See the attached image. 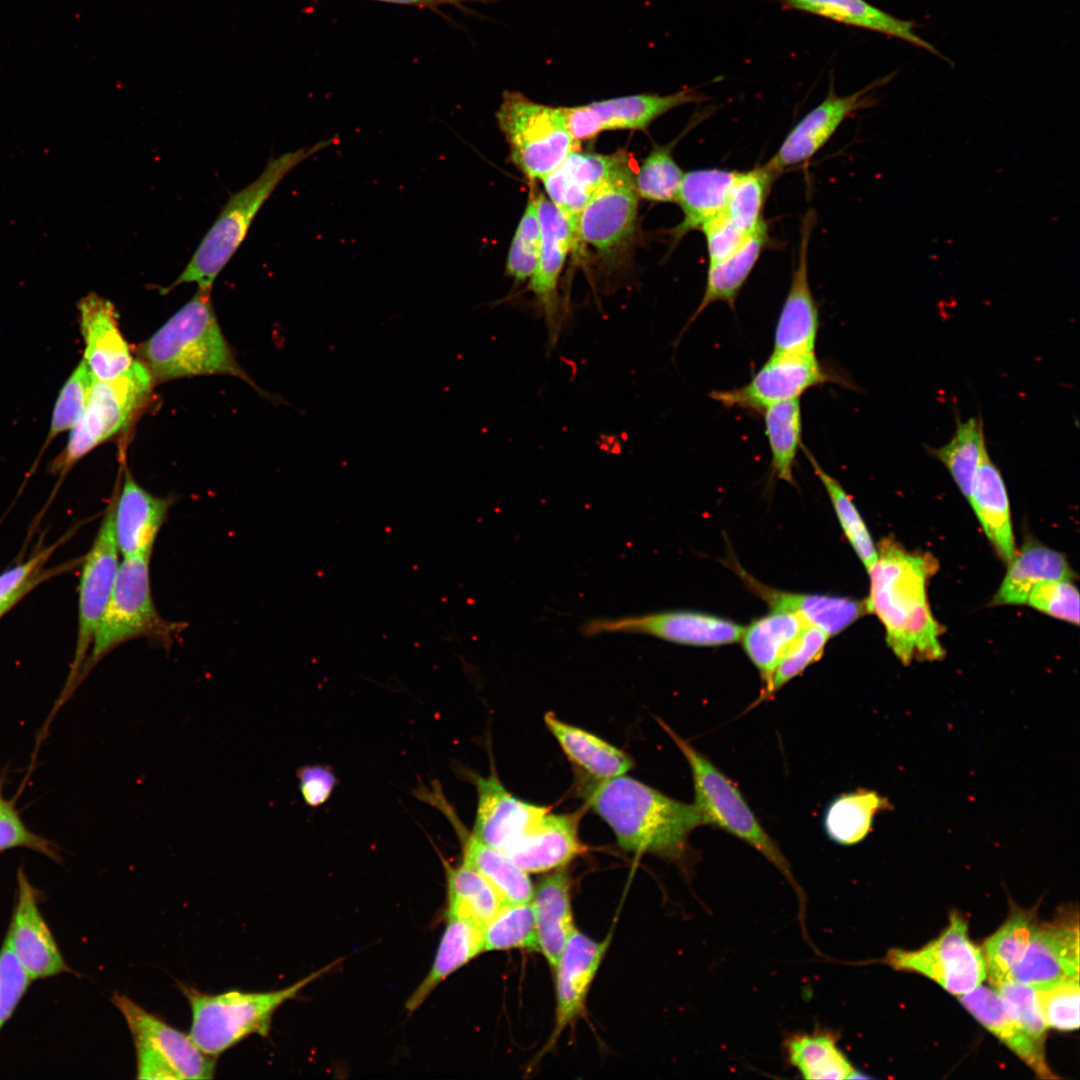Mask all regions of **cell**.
Here are the masks:
<instances>
[{
	"instance_id": "cell-8",
	"label": "cell",
	"mask_w": 1080,
	"mask_h": 1080,
	"mask_svg": "<svg viewBox=\"0 0 1080 1080\" xmlns=\"http://www.w3.org/2000/svg\"><path fill=\"white\" fill-rule=\"evenodd\" d=\"M680 749L692 773L695 802L703 825L710 824L748 843L796 885L790 865L778 845L763 828L735 784L705 755L658 720Z\"/></svg>"
},
{
	"instance_id": "cell-52",
	"label": "cell",
	"mask_w": 1080,
	"mask_h": 1080,
	"mask_svg": "<svg viewBox=\"0 0 1080 1080\" xmlns=\"http://www.w3.org/2000/svg\"><path fill=\"white\" fill-rule=\"evenodd\" d=\"M992 987L1001 996L1028 1036L1039 1046L1044 1047L1048 1026L1040 1008L1036 989L1013 980H1004Z\"/></svg>"
},
{
	"instance_id": "cell-25",
	"label": "cell",
	"mask_w": 1080,
	"mask_h": 1080,
	"mask_svg": "<svg viewBox=\"0 0 1080 1080\" xmlns=\"http://www.w3.org/2000/svg\"><path fill=\"white\" fill-rule=\"evenodd\" d=\"M80 328L85 342L83 360L98 380L124 373L135 361L118 324L111 301L90 293L79 304Z\"/></svg>"
},
{
	"instance_id": "cell-37",
	"label": "cell",
	"mask_w": 1080,
	"mask_h": 1080,
	"mask_svg": "<svg viewBox=\"0 0 1080 1080\" xmlns=\"http://www.w3.org/2000/svg\"><path fill=\"white\" fill-rule=\"evenodd\" d=\"M708 100L695 88L667 95L634 94L589 103L599 114L604 130L645 129L665 113Z\"/></svg>"
},
{
	"instance_id": "cell-49",
	"label": "cell",
	"mask_w": 1080,
	"mask_h": 1080,
	"mask_svg": "<svg viewBox=\"0 0 1080 1080\" xmlns=\"http://www.w3.org/2000/svg\"><path fill=\"white\" fill-rule=\"evenodd\" d=\"M540 248L537 193L530 189L527 205L512 239L505 273L515 282L529 280L535 271Z\"/></svg>"
},
{
	"instance_id": "cell-29",
	"label": "cell",
	"mask_w": 1080,
	"mask_h": 1080,
	"mask_svg": "<svg viewBox=\"0 0 1080 1080\" xmlns=\"http://www.w3.org/2000/svg\"><path fill=\"white\" fill-rule=\"evenodd\" d=\"M961 1004L1041 1078H1055L1044 1053L1019 1025L994 988L979 985L959 996Z\"/></svg>"
},
{
	"instance_id": "cell-35",
	"label": "cell",
	"mask_w": 1080,
	"mask_h": 1080,
	"mask_svg": "<svg viewBox=\"0 0 1080 1080\" xmlns=\"http://www.w3.org/2000/svg\"><path fill=\"white\" fill-rule=\"evenodd\" d=\"M806 625L796 613L772 611L745 627L741 638L744 651L764 683L756 703L768 691L778 663Z\"/></svg>"
},
{
	"instance_id": "cell-23",
	"label": "cell",
	"mask_w": 1080,
	"mask_h": 1080,
	"mask_svg": "<svg viewBox=\"0 0 1080 1080\" xmlns=\"http://www.w3.org/2000/svg\"><path fill=\"white\" fill-rule=\"evenodd\" d=\"M114 490V532L122 558L151 557L157 536L174 503L172 497L152 494L142 487L128 468Z\"/></svg>"
},
{
	"instance_id": "cell-59",
	"label": "cell",
	"mask_w": 1080,
	"mask_h": 1080,
	"mask_svg": "<svg viewBox=\"0 0 1080 1080\" xmlns=\"http://www.w3.org/2000/svg\"><path fill=\"white\" fill-rule=\"evenodd\" d=\"M297 777L303 800L313 808L325 803L330 798L336 785V777L327 766L301 767L297 771Z\"/></svg>"
},
{
	"instance_id": "cell-10",
	"label": "cell",
	"mask_w": 1080,
	"mask_h": 1080,
	"mask_svg": "<svg viewBox=\"0 0 1080 1080\" xmlns=\"http://www.w3.org/2000/svg\"><path fill=\"white\" fill-rule=\"evenodd\" d=\"M513 164L534 182L557 168L577 149L565 122L563 107L535 102L520 92L505 91L496 112Z\"/></svg>"
},
{
	"instance_id": "cell-43",
	"label": "cell",
	"mask_w": 1080,
	"mask_h": 1080,
	"mask_svg": "<svg viewBox=\"0 0 1080 1080\" xmlns=\"http://www.w3.org/2000/svg\"><path fill=\"white\" fill-rule=\"evenodd\" d=\"M987 450L983 422L971 417L960 421L951 439L930 454L948 470L963 496L969 500L983 453Z\"/></svg>"
},
{
	"instance_id": "cell-11",
	"label": "cell",
	"mask_w": 1080,
	"mask_h": 1080,
	"mask_svg": "<svg viewBox=\"0 0 1080 1080\" xmlns=\"http://www.w3.org/2000/svg\"><path fill=\"white\" fill-rule=\"evenodd\" d=\"M112 1002L123 1015L136 1052V1077L150 1080L211 1079L216 1058L205 1054L189 1034L148 1012L125 994Z\"/></svg>"
},
{
	"instance_id": "cell-27",
	"label": "cell",
	"mask_w": 1080,
	"mask_h": 1080,
	"mask_svg": "<svg viewBox=\"0 0 1080 1080\" xmlns=\"http://www.w3.org/2000/svg\"><path fill=\"white\" fill-rule=\"evenodd\" d=\"M740 575L751 591L761 597L772 611L796 613L806 624L818 627L829 637L839 634L860 617L870 614L867 600L785 592L765 586L744 571H741Z\"/></svg>"
},
{
	"instance_id": "cell-55",
	"label": "cell",
	"mask_w": 1080,
	"mask_h": 1080,
	"mask_svg": "<svg viewBox=\"0 0 1080 1080\" xmlns=\"http://www.w3.org/2000/svg\"><path fill=\"white\" fill-rule=\"evenodd\" d=\"M1026 604L1054 618L1079 623V592L1072 580L1040 582L1030 591Z\"/></svg>"
},
{
	"instance_id": "cell-36",
	"label": "cell",
	"mask_w": 1080,
	"mask_h": 1080,
	"mask_svg": "<svg viewBox=\"0 0 1080 1080\" xmlns=\"http://www.w3.org/2000/svg\"><path fill=\"white\" fill-rule=\"evenodd\" d=\"M769 243L768 226L764 221L735 253L723 261L709 264L704 294L687 326L715 302H725L734 310L740 290Z\"/></svg>"
},
{
	"instance_id": "cell-39",
	"label": "cell",
	"mask_w": 1080,
	"mask_h": 1080,
	"mask_svg": "<svg viewBox=\"0 0 1080 1080\" xmlns=\"http://www.w3.org/2000/svg\"><path fill=\"white\" fill-rule=\"evenodd\" d=\"M447 918H459L483 928L505 905L491 884L475 869L445 862Z\"/></svg>"
},
{
	"instance_id": "cell-42",
	"label": "cell",
	"mask_w": 1080,
	"mask_h": 1080,
	"mask_svg": "<svg viewBox=\"0 0 1080 1080\" xmlns=\"http://www.w3.org/2000/svg\"><path fill=\"white\" fill-rule=\"evenodd\" d=\"M762 413L773 473L780 480L794 484L795 460L802 447L800 399L773 404Z\"/></svg>"
},
{
	"instance_id": "cell-6",
	"label": "cell",
	"mask_w": 1080,
	"mask_h": 1080,
	"mask_svg": "<svg viewBox=\"0 0 1080 1080\" xmlns=\"http://www.w3.org/2000/svg\"><path fill=\"white\" fill-rule=\"evenodd\" d=\"M338 962L330 963L289 987L273 991L229 990L209 994L181 984L192 1014L189 1035L205 1054L214 1058L253 1034L267 1037L277 1009Z\"/></svg>"
},
{
	"instance_id": "cell-16",
	"label": "cell",
	"mask_w": 1080,
	"mask_h": 1080,
	"mask_svg": "<svg viewBox=\"0 0 1080 1080\" xmlns=\"http://www.w3.org/2000/svg\"><path fill=\"white\" fill-rule=\"evenodd\" d=\"M745 627L696 611L673 610L616 618H595L582 626L585 636L641 634L691 646H720L741 640Z\"/></svg>"
},
{
	"instance_id": "cell-61",
	"label": "cell",
	"mask_w": 1080,
	"mask_h": 1080,
	"mask_svg": "<svg viewBox=\"0 0 1080 1080\" xmlns=\"http://www.w3.org/2000/svg\"><path fill=\"white\" fill-rule=\"evenodd\" d=\"M387 3L417 6L420 8L437 9L444 5L462 7V4L471 0H376Z\"/></svg>"
},
{
	"instance_id": "cell-60",
	"label": "cell",
	"mask_w": 1080,
	"mask_h": 1080,
	"mask_svg": "<svg viewBox=\"0 0 1080 1080\" xmlns=\"http://www.w3.org/2000/svg\"><path fill=\"white\" fill-rule=\"evenodd\" d=\"M563 111L567 129L577 144L603 131L601 118L590 104L563 107Z\"/></svg>"
},
{
	"instance_id": "cell-19",
	"label": "cell",
	"mask_w": 1080,
	"mask_h": 1080,
	"mask_svg": "<svg viewBox=\"0 0 1080 1080\" xmlns=\"http://www.w3.org/2000/svg\"><path fill=\"white\" fill-rule=\"evenodd\" d=\"M1071 979H1079L1077 917L1036 924L1023 957L1006 980L1038 989Z\"/></svg>"
},
{
	"instance_id": "cell-40",
	"label": "cell",
	"mask_w": 1080,
	"mask_h": 1080,
	"mask_svg": "<svg viewBox=\"0 0 1080 1080\" xmlns=\"http://www.w3.org/2000/svg\"><path fill=\"white\" fill-rule=\"evenodd\" d=\"M888 807V800L872 790L859 789L839 795L824 813L825 833L837 844H857L872 831L875 816Z\"/></svg>"
},
{
	"instance_id": "cell-44",
	"label": "cell",
	"mask_w": 1080,
	"mask_h": 1080,
	"mask_svg": "<svg viewBox=\"0 0 1080 1080\" xmlns=\"http://www.w3.org/2000/svg\"><path fill=\"white\" fill-rule=\"evenodd\" d=\"M1036 924L1033 912L1018 910L985 940L982 951L992 985L1006 980L1021 960Z\"/></svg>"
},
{
	"instance_id": "cell-32",
	"label": "cell",
	"mask_w": 1080,
	"mask_h": 1080,
	"mask_svg": "<svg viewBox=\"0 0 1080 1080\" xmlns=\"http://www.w3.org/2000/svg\"><path fill=\"white\" fill-rule=\"evenodd\" d=\"M791 9L815 14L846 25L898 38L936 56L938 50L915 31L912 21L902 20L865 0H782Z\"/></svg>"
},
{
	"instance_id": "cell-7",
	"label": "cell",
	"mask_w": 1080,
	"mask_h": 1080,
	"mask_svg": "<svg viewBox=\"0 0 1080 1080\" xmlns=\"http://www.w3.org/2000/svg\"><path fill=\"white\" fill-rule=\"evenodd\" d=\"M148 556L122 558L109 602L96 630L77 685L111 651L131 640L146 638L169 649L186 627L161 616L155 605Z\"/></svg>"
},
{
	"instance_id": "cell-2",
	"label": "cell",
	"mask_w": 1080,
	"mask_h": 1080,
	"mask_svg": "<svg viewBox=\"0 0 1080 1080\" xmlns=\"http://www.w3.org/2000/svg\"><path fill=\"white\" fill-rule=\"evenodd\" d=\"M937 570L932 554L909 551L890 537L879 543L877 560L868 570L870 614L882 622L887 644L903 664L945 656L940 643L944 628L934 618L927 597L928 580Z\"/></svg>"
},
{
	"instance_id": "cell-22",
	"label": "cell",
	"mask_w": 1080,
	"mask_h": 1080,
	"mask_svg": "<svg viewBox=\"0 0 1080 1080\" xmlns=\"http://www.w3.org/2000/svg\"><path fill=\"white\" fill-rule=\"evenodd\" d=\"M628 164L627 154L572 150L562 163L541 181L546 197L570 223L577 248L580 214L593 194L621 167Z\"/></svg>"
},
{
	"instance_id": "cell-51",
	"label": "cell",
	"mask_w": 1080,
	"mask_h": 1080,
	"mask_svg": "<svg viewBox=\"0 0 1080 1080\" xmlns=\"http://www.w3.org/2000/svg\"><path fill=\"white\" fill-rule=\"evenodd\" d=\"M829 638V635L818 627L806 625L778 663L771 685L759 702L774 696L790 680L818 661L824 653Z\"/></svg>"
},
{
	"instance_id": "cell-1",
	"label": "cell",
	"mask_w": 1080,
	"mask_h": 1080,
	"mask_svg": "<svg viewBox=\"0 0 1080 1080\" xmlns=\"http://www.w3.org/2000/svg\"><path fill=\"white\" fill-rule=\"evenodd\" d=\"M468 776L478 795L474 835L525 872L556 870L586 852L578 835L579 812L555 814L514 797L493 767L487 777Z\"/></svg>"
},
{
	"instance_id": "cell-15",
	"label": "cell",
	"mask_w": 1080,
	"mask_h": 1080,
	"mask_svg": "<svg viewBox=\"0 0 1080 1080\" xmlns=\"http://www.w3.org/2000/svg\"><path fill=\"white\" fill-rule=\"evenodd\" d=\"M828 382L850 387L846 378L825 368L813 354L773 353L751 380L729 390L712 391L710 397L727 408L762 413L767 407L799 398L804 392Z\"/></svg>"
},
{
	"instance_id": "cell-57",
	"label": "cell",
	"mask_w": 1080,
	"mask_h": 1080,
	"mask_svg": "<svg viewBox=\"0 0 1080 1080\" xmlns=\"http://www.w3.org/2000/svg\"><path fill=\"white\" fill-rule=\"evenodd\" d=\"M31 980L5 937L0 949V1031L13 1015Z\"/></svg>"
},
{
	"instance_id": "cell-34",
	"label": "cell",
	"mask_w": 1080,
	"mask_h": 1080,
	"mask_svg": "<svg viewBox=\"0 0 1080 1080\" xmlns=\"http://www.w3.org/2000/svg\"><path fill=\"white\" fill-rule=\"evenodd\" d=\"M737 171L698 169L684 173L676 201L683 218L673 229V242L701 227L725 210L728 194Z\"/></svg>"
},
{
	"instance_id": "cell-13",
	"label": "cell",
	"mask_w": 1080,
	"mask_h": 1080,
	"mask_svg": "<svg viewBox=\"0 0 1080 1080\" xmlns=\"http://www.w3.org/2000/svg\"><path fill=\"white\" fill-rule=\"evenodd\" d=\"M897 970L922 974L954 995L975 989L987 978L983 951L968 935V924L957 912L934 940L916 950L891 949L885 958Z\"/></svg>"
},
{
	"instance_id": "cell-12",
	"label": "cell",
	"mask_w": 1080,
	"mask_h": 1080,
	"mask_svg": "<svg viewBox=\"0 0 1080 1080\" xmlns=\"http://www.w3.org/2000/svg\"><path fill=\"white\" fill-rule=\"evenodd\" d=\"M120 562L114 532V497H112L96 537L82 561L75 653L67 681L52 711L53 715L78 687L79 673L109 602Z\"/></svg>"
},
{
	"instance_id": "cell-58",
	"label": "cell",
	"mask_w": 1080,
	"mask_h": 1080,
	"mask_svg": "<svg viewBox=\"0 0 1080 1080\" xmlns=\"http://www.w3.org/2000/svg\"><path fill=\"white\" fill-rule=\"evenodd\" d=\"M700 230L706 240L709 264L731 256L750 235L741 230L725 211L706 222Z\"/></svg>"
},
{
	"instance_id": "cell-38",
	"label": "cell",
	"mask_w": 1080,
	"mask_h": 1080,
	"mask_svg": "<svg viewBox=\"0 0 1080 1080\" xmlns=\"http://www.w3.org/2000/svg\"><path fill=\"white\" fill-rule=\"evenodd\" d=\"M483 952V930L469 921L448 918L432 967L406 1002L415 1012L434 989L453 972Z\"/></svg>"
},
{
	"instance_id": "cell-14",
	"label": "cell",
	"mask_w": 1080,
	"mask_h": 1080,
	"mask_svg": "<svg viewBox=\"0 0 1080 1080\" xmlns=\"http://www.w3.org/2000/svg\"><path fill=\"white\" fill-rule=\"evenodd\" d=\"M639 196L629 164L616 171L589 199L577 226L578 246L594 248L606 265H615L634 239Z\"/></svg>"
},
{
	"instance_id": "cell-9",
	"label": "cell",
	"mask_w": 1080,
	"mask_h": 1080,
	"mask_svg": "<svg viewBox=\"0 0 1080 1080\" xmlns=\"http://www.w3.org/2000/svg\"><path fill=\"white\" fill-rule=\"evenodd\" d=\"M154 384L140 360L115 378L94 379L86 409L52 462L51 472L64 477L94 448L126 430L147 405Z\"/></svg>"
},
{
	"instance_id": "cell-50",
	"label": "cell",
	"mask_w": 1080,
	"mask_h": 1080,
	"mask_svg": "<svg viewBox=\"0 0 1080 1080\" xmlns=\"http://www.w3.org/2000/svg\"><path fill=\"white\" fill-rule=\"evenodd\" d=\"M94 379L82 359L56 399L44 448L59 434L71 430L80 420L88 404Z\"/></svg>"
},
{
	"instance_id": "cell-41",
	"label": "cell",
	"mask_w": 1080,
	"mask_h": 1080,
	"mask_svg": "<svg viewBox=\"0 0 1080 1080\" xmlns=\"http://www.w3.org/2000/svg\"><path fill=\"white\" fill-rule=\"evenodd\" d=\"M785 1051L790 1064L805 1079L840 1080L856 1076L831 1032L793 1034L785 1041Z\"/></svg>"
},
{
	"instance_id": "cell-4",
	"label": "cell",
	"mask_w": 1080,
	"mask_h": 1080,
	"mask_svg": "<svg viewBox=\"0 0 1080 1080\" xmlns=\"http://www.w3.org/2000/svg\"><path fill=\"white\" fill-rule=\"evenodd\" d=\"M138 354L154 383L228 375L255 387L221 331L208 288L198 287L193 297L139 346Z\"/></svg>"
},
{
	"instance_id": "cell-48",
	"label": "cell",
	"mask_w": 1080,
	"mask_h": 1080,
	"mask_svg": "<svg viewBox=\"0 0 1080 1080\" xmlns=\"http://www.w3.org/2000/svg\"><path fill=\"white\" fill-rule=\"evenodd\" d=\"M684 177L672 153V144L655 146L634 175L639 198L659 203L675 202Z\"/></svg>"
},
{
	"instance_id": "cell-47",
	"label": "cell",
	"mask_w": 1080,
	"mask_h": 1080,
	"mask_svg": "<svg viewBox=\"0 0 1080 1080\" xmlns=\"http://www.w3.org/2000/svg\"><path fill=\"white\" fill-rule=\"evenodd\" d=\"M512 948L539 951L531 901L504 905L483 928V952Z\"/></svg>"
},
{
	"instance_id": "cell-26",
	"label": "cell",
	"mask_w": 1080,
	"mask_h": 1080,
	"mask_svg": "<svg viewBox=\"0 0 1080 1080\" xmlns=\"http://www.w3.org/2000/svg\"><path fill=\"white\" fill-rule=\"evenodd\" d=\"M610 936L598 942L575 930L567 941L556 971V1023L553 1040L584 1008L592 981L610 943Z\"/></svg>"
},
{
	"instance_id": "cell-5",
	"label": "cell",
	"mask_w": 1080,
	"mask_h": 1080,
	"mask_svg": "<svg viewBox=\"0 0 1080 1080\" xmlns=\"http://www.w3.org/2000/svg\"><path fill=\"white\" fill-rule=\"evenodd\" d=\"M336 142L337 137H332L271 158L257 179L228 199L182 273L165 291L186 283L211 289L242 244L262 205L285 176L305 159Z\"/></svg>"
},
{
	"instance_id": "cell-46",
	"label": "cell",
	"mask_w": 1080,
	"mask_h": 1080,
	"mask_svg": "<svg viewBox=\"0 0 1080 1080\" xmlns=\"http://www.w3.org/2000/svg\"><path fill=\"white\" fill-rule=\"evenodd\" d=\"M803 450L815 475L825 487L845 536L868 571L877 560V548L864 520L842 485L822 469L806 448Z\"/></svg>"
},
{
	"instance_id": "cell-54",
	"label": "cell",
	"mask_w": 1080,
	"mask_h": 1080,
	"mask_svg": "<svg viewBox=\"0 0 1080 1080\" xmlns=\"http://www.w3.org/2000/svg\"><path fill=\"white\" fill-rule=\"evenodd\" d=\"M27 848L59 862L61 855L50 840L31 831L21 819L14 801L7 800L0 785V851Z\"/></svg>"
},
{
	"instance_id": "cell-31",
	"label": "cell",
	"mask_w": 1080,
	"mask_h": 1080,
	"mask_svg": "<svg viewBox=\"0 0 1080 1080\" xmlns=\"http://www.w3.org/2000/svg\"><path fill=\"white\" fill-rule=\"evenodd\" d=\"M1076 577L1064 554L1028 537L1008 563L1006 575L992 605L1026 604L1034 586L1046 580Z\"/></svg>"
},
{
	"instance_id": "cell-53",
	"label": "cell",
	"mask_w": 1080,
	"mask_h": 1080,
	"mask_svg": "<svg viewBox=\"0 0 1080 1080\" xmlns=\"http://www.w3.org/2000/svg\"><path fill=\"white\" fill-rule=\"evenodd\" d=\"M1048 1027L1072 1031L1079 1027V979L1060 981L1036 989Z\"/></svg>"
},
{
	"instance_id": "cell-3",
	"label": "cell",
	"mask_w": 1080,
	"mask_h": 1080,
	"mask_svg": "<svg viewBox=\"0 0 1080 1080\" xmlns=\"http://www.w3.org/2000/svg\"><path fill=\"white\" fill-rule=\"evenodd\" d=\"M582 794L629 852L679 861L686 856L690 834L703 825L694 803L670 798L626 775L588 777Z\"/></svg>"
},
{
	"instance_id": "cell-56",
	"label": "cell",
	"mask_w": 1080,
	"mask_h": 1080,
	"mask_svg": "<svg viewBox=\"0 0 1080 1080\" xmlns=\"http://www.w3.org/2000/svg\"><path fill=\"white\" fill-rule=\"evenodd\" d=\"M57 547L58 543H55L41 549L25 562L0 574V618L44 577H47L46 574L41 573V568Z\"/></svg>"
},
{
	"instance_id": "cell-20",
	"label": "cell",
	"mask_w": 1080,
	"mask_h": 1080,
	"mask_svg": "<svg viewBox=\"0 0 1080 1080\" xmlns=\"http://www.w3.org/2000/svg\"><path fill=\"white\" fill-rule=\"evenodd\" d=\"M37 896L36 889L20 868L16 902L6 938L32 980L72 972L42 916Z\"/></svg>"
},
{
	"instance_id": "cell-17",
	"label": "cell",
	"mask_w": 1080,
	"mask_h": 1080,
	"mask_svg": "<svg viewBox=\"0 0 1080 1080\" xmlns=\"http://www.w3.org/2000/svg\"><path fill=\"white\" fill-rule=\"evenodd\" d=\"M893 75L876 79L864 88L845 96L837 95L831 85L825 99L791 129L765 166L780 175L788 168L809 161L847 118L876 105L874 91L888 83Z\"/></svg>"
},
{
	"instance_id": "cell-45",
	"label": "cell",
	"mask_w": 1080,
	"mask_h": 1080,
	"mask_svg": "<svg viewBox=\"0 0 1080 1080\" xmlns=\"http://www.w3.org/2000/svg\"><path fill=\"white\" fill-rule=\"evenodd\" d=\"M778 176L765 164L736 172L724 211L745 233H753L765 221L762 217L765 202Z\"/></svg>"
},
{
	"instance_id": "cell-30",
	"label": "cell",
	"mask_w": 1080,
	"mask_h": 1080,
	"mask_svg": "<svg viewBox=\"0 0 1080 1080\" xmlns=\"http://www.w3.org/2000/svg\"><path fill=\"white\" fill-rule=\"evenodd\" d=\"M968 501L995 551L1008 564L1016 553L1009 498L1002 474L987 450Z\"/></svg>"
},
{
	"instance_id": "cell-18",
	"label": "cell",
	"mask_w": 1080,
	"mask_h": 1080,
	"mask_svg": "<svg viewBox=\"0 0 1080 1080\" xmlns=\"http://www.w3.org/2000/svg\"><path fill=\"white\" fill-rule=\"evenodd\" d=\"M540 223V248L537 266L529 279L548 331L549 345L555 346L562 326L557 294L560 274L571 249L577 242L570 223L543 193H537Z\"/></svg>"
},
{
	"instance_id": "cell-24",
	"label": "cell",
	"mask_w": 1080,
	"mask_h": 1080,
	"mask_svg": "<svg viewBox=\"0 0 1080 1080\" xmlns=\"http://www.w3.org/2000/svg\"><path fill=\"white\" fill-rule=\"evenodd\" d=\"M422 794L442 811L454 827L462 845L463 863L479 872L496 890L505 905L532 901L534 887L527 872L463 826L439 789L425 790Z\"/></svg>"
},
{
	"instance_id": "cell-33",
	"label": "cell",
	"mask_w": 1080,
	"mask_h": 1080,
	"mask_svg": "<svg viewBox=\"0 0 1080 1080\" xmlns=\"http://www.w3.org/2000/svg\"><path fill=\"white\" fill-rule=\"evenodd\" d=\"M544 722L569 760L588 777L608 779L632 769L633 760L628 754L590 732L561 721L553 712L544 715Z\"/></svg>"
},
{
	"instance_id": "cell-28",
	"label": "cell",
	"mask_w": 1080,
	"mask_h": 1080,
	"mask_svg": "<svg viewBox=\"0 0 1080 1080\" xmlns=\"http://www.w3.org/2000/svg\"><path fill=\"white\" fill-rule=\"evenodd\" d=\"M571 881L564 868L544 876L533 893L532 905L539 951L555 969L574 926Z\"/></svg>"
},
{
	"instance_id": "cell-21",
	"label": "cell",
	"mask_w": 1080,
	"mask_h": 1080,
	"mask_svg": "<svg viewBox=\"0 0 1080 1080\" xmlns=\"http://www.w3.org/2000/svg\"><path fill=\"white\" fill-rule=\"evenodd\" d=\"M815 221V211L808 210L802 219L798 260L775 328L773 353H815L819 312L808 277V250Z\"/></svg>"
}]
</instances>
